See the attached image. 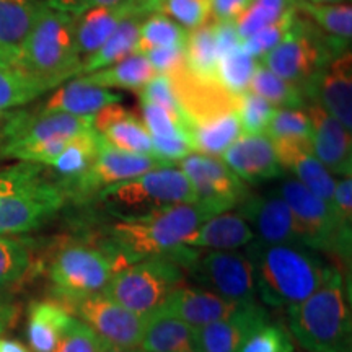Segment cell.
I'll use <instances>...</instances> for the list:
<instances>
[{"label":"cell","instance_id":"cell-32","mask_svg":"<svg viewBox=\"0 0 352 352\" xmlns=\"http://www.w3.org/2000/svg\"><path fill=\"white\" fill-rule=\"evenodd\" d=\"M241 134L239 114L227 111L189 127V144L192 152L220 157Z\"/></svg>","mask_w":352,"mask_h":352},{"label":"cell","instance_id":"cell-61","mask_svg":"<svg viewBox=\"0 0 352 352\" xmlns=\"http://www.w3.org/2000/svg\"><path fill=\"white\" fill-rule=\"evenodd\" d=\"M100 352H142L140 347H122V346H114L109 342L101 341Z\"/></svg>","mask_w":352,"mask_h":352},{"label":"cell","instance_id":"cell-30","mask_svg":"<svg viewBox=\"0 0 352 352\" xmlns=\"http://www.w3.org/2000/svg\"><path fill=\"white\" fill-rule=\"evenodd\" d=\"M296 10L307 16L328 38L338 56L351 51L352 8L349 3H311L296 0Z\"/></svg>","mask_w":352,"mask_h":352},{"label":"cell","instance_id":"cell-58","mask_svg":"<svg viewBox=\"0 0 352 352\" xmlns=\"http://www.w3.org/2000/svg\"><path fill=\"white\" fill-rule=\"evenodd\" d=\"M16 314H19V308L13 305V303L0 298V336H2L6 329L12 327L13 321L16 318Z\"/></svg>","mask_w":352,"mask_h":352},{"label":"cell","instance_id":"cell-31","mask_svg":"<svg viewBox=\"0 0 352 352\" xmlns=\"http://www.w3.org/2000/svg\"><path fill=\"white\" fill-rule=\"evenodd\" d=\"M43 7V0H0V46L20 56Z\"/></svg>","mask_w":352,"mask_h":352},{"label":"cell","instance_id":"cell-15","mask_svg":"<svg viewBox=\"0 0 352 352\" xmlns=\"http://www.w3.org/2000/svg\"><path fill=\"white\" fill-rule=\"evenodd\" d=\"M171 165L173 164L152 155H139V153L118 151V148H113L111 145L104 144L103 140L101 151L94 165L74 182L64 184V188L67 195L90 197L96 196L101 189L111 186V184L135 178V176L153 168Z\"/></svg>","mask_w":352,"mask_h":352},{"label":"cell","instance_id":"cell-29","mask_svg":"<svg viewBox=\"0 0 352 352\" xmlns=\"http://www.w3.org/2000/svg\"><path fill=\"white\" fill-rule=\"evenodd\" d=\"M145 13L140 10H134L126 16L124 20L118 25L111 36L107 39V43L100 47L95 54L82 60L80 67L76 77L88 76V74L96 72V70L109 67V65L120 63L126 59L127 56L135 54V47H138V39L140 25L145 19Z\"/></svg>","mask_w":352,"mask_h":352},{"label":"cell","instance_id":"cell-50","mask_svg":"<svg viewBox=\"0 0 352 352\" xmlns=\"http://www.w3.org/2000/svg\"><path fill=\"white\" fill-rule=\"evenodd\" d=\"M100 338L85 323L74 318L63 340L57 342L52 352H100Z\"/></svg>","mask_w":352,"mask_h":352},{"label":"cell","instance_id":"cell-63","mask_svg":"<svg viewBox=\"0 0 352 352\" xmlns=\"http://www.w3.org/2000/svg\"><path fill=\"white\" fill-rule=\"evenodd\" d=\"M7 113H2L0 114V145L3 142V126H6V121H7Z\"/></svg>","mask_w":352,"mask_h":352},{"label":"cell","instance_id":"cell-12","mask_svg":"<svg viewBox=\"0 0 352 352\" xmlns=\"http://www.w3.org/2000/svg\"><path fill=\"white\" fill-rule=\"evenodd\" d=\"M69 311L94 331L100 341L122 347H139L145 316L127 310L107 294H95L64 303Z\"/></svg>","mask_w":352,"mask_h":352},{"label":"cell","instance_id":"cell-1","mask_svg":"<svg viewBox=\"0 0 352 352\" xmlns=\"http://www.w3.org/2000/svg\"><path fill=\"white\" fill-rule=\"evenodd\" d=\"M222 210L209 202H188L152 212L116 217L108 230L109 253L122 267L153 256H170L206 220Z\"/></svg>","mask_w":352,"mask_h":352},{"label":"cell","instance_id":"cell-39","mask_svg":"<svg viewBox=\"0 0 352 352\" xmlns=\"http://www.w3.org/2000/svg\"><path fill=\"white\" fill-rule=\"evenodd\" d=\"M186 30L173 21L170 16L164 15L162 12L151 13L145 16L142 25H140L138 47V54L158 50V47H171V46H184L186 43Z\"/></svg>","mask_w":352,"mask_h":352},{"label":"cell","instance_id":"cell-20","mask_svg":"<svg viewBox=\"0 0 352 352\" xmlns=\"http://www.w3.org/2000/svg\"><path fill=\"white\" fill-rule=\"evenodd\" d=\"M271 321L261 303H241L226 318L196 329L197 352H236L246 338Z\"/></svg>","mask_w":352,"mask_h":352},{"label":"cell","instance_id":"cell-3","mask_svg":"<svg viewBox=\"0 0 352 352\" xmlns=\"http://www.w3.org/2000/svg\"><path fill=\"white\" fill-rule=\"evenodd\" d=\"M67 191L44 165L20 162L0 170V235L43 227L64 208Z\"/></svg>","mask_w":352,"mask_h":352},{"label":"cell","instance_id":"cell-59","mask_svg":"<svg viewBox=\"0 0 352 352\" xmlns=\"http://www.w3.org/2000/svg\"><path fill=\"white\" fill-rule=\"evenodd\" d=\"M0 352H32L30 347H26L23 342L12 340V338L0 336Z\"/></svg>","mask_w":352,"mask_h":352},{"label":"cell","instance_id":"cell-64","mask_svg":"<svg viewBox=\"0 0 352 352\" xmlns=\"http://www.w3.org/2000/svg\"><path fill=\"white\" fill-rule=\"evenodd\" d=\"M311 3H344L346 0H307Z\"/></svg>","mask_w":352,"mask_h":352},{"label":"cell","instance_id":"cell-57","mask_svg":"<svg viewBox=\"0 0 352 352\" xmlns=\"http://www.w3.org/2000/svg\"><path fill=\"white\" fill-rule=\"evenodd\" d=\"M129 113V109L124 108L120 103L107 104V107L101 108L94 116V129L98 132V134H103L109 126H113L114 122L126 118Z\"/></svg>","mask_w":352,"mask_h":352},{"label":"cell","instance_id":"cell-62","mask_svg":"<svg viewBox=\"0 0 352 352\" xmlns=\"http://www.w3.org/2000/svg\"><path fill=\"white\" fill-rule=\"evenodd\" d=\"M0 65H19V56L0 46Z\"/></svg>","mask_w":352,"mask_h":352},{"label":"cell","instance_id":"cell-37","mask_svg":"<svg viewBox=\"0 0 352 352\" xmlns=\"http://www.w3.org/2000/svg\"><path fill=\"white\" fill-rule=\"evenodd\" d=\"M266 132L274 147H311V122L303 108L276 109Z\"/></svg>","mask_w":352,"mask_h":352},{"label":"cell","instance_id":"cell-26","mask_svg":"<svg viewBox=\"0 0 352 352\" xmlns=\"http://www.w3.org/2000/svg\"><path fill=\"white\" fill-rule=\"evenodd\" d=\"M74 316L59 300H38L30 305L26 338L32 352H52L63 340Z\"/></svg>","mask_w":352,"mask_h":352},{"label":"cell","instance_id":"cell-44","mask_svg":"<svg viewBox=\"0 0 352 352\" xmlns=\"http://www.w3.org/2000/svg\"><path fill=\"white\" fill-rule=\"evenodd\" d=\"M274 111L276 107H272L270 101L250 90L245 91L243 95H240L239 107H236L241 132L243 134H264Z\"/></svg>","mask_w":352,"mask_h":352},{"label":"cell","instance_id":"cell-49","mask_svg":"<svg viewBox=\"0 0 352 352\" xmlns=\"http://www.w3.org/2000/svg\"><path fill=\"white\" fill-rule=\"evenodd\" d=\"M140 103H153L162 107L166 111L173 114L178 120L188 121V118L184 116L182 107H179L178 98H176L173 87H171L170 78L165 74H157L152 80H148L142 88L138 90Z\"/></svg>","mask_w":352,"mask_h":352},{"label":"cell","instance_id":"cell-48","mask_svg":"<svg viewBox=\"0 0 352 352\" xmlns=\"http://www.w3.org/2000/svg\"><path fill=\"white\" fill-rule=\"evenodd\" d=\"M294 13H296V8L289 10L287 13H284L279 20L271 23L270 26H264L263 30H259L254 34H252L250 38H246L241 41V47L252 54L253 57H259L261 59L263 56H266L267 52L283 41V38L287 33L290 21H292Z\"/></svg>","mask_w":352,"mask_h":352},{"label":"cell","instance_id":"cell-17","mask_svg":"<svg viewBox=\"0 0 352 352\" xmlns=\"http://www.w3.org/2000/svg\"><path fill=\"white\" fill-rule=\"evenodd\" d=\"M236 208L252 227L254 240L266 245H303L296 219L277 191L248 195Z\"/></svg>","mask_w":352,"mask_h":352},{"label":"cell","instance_id":"cell-18","mask_svg":"<svg viewBox=\"0 0 352 352\" xmlns=\"http://www.w3.org/2000/svg\"><path fill=\"white\" fill-rule=\"evenodd\" d=\"M305 113L311 122V152L329 173L349 178L352 175L351 132L333 118L318 101H308Z\"/></svg>","mask_w":352,"mask_h":352},{"label":"cell","instance_id":"cell-7","mask_svg":"<svg viewBox=\"0 0 352 352\" xmlns=\"http://www.w3.org/2000/svg\"><path fill=\"white\" fill-rule=\"evenodd\" d=\"M334 57L338 54L328 38L296 10L283 41L261 57V64L300 88L307 98L315 78Z\"/></svg>","mask_w":352,"mask_h":352},{"label":"cell","instance_id":"cell-13","mask_svg":"<svg viewBox=\"0 0 352 352\" xmlns=\"http://www.w3.org/2000/svg\"><path fill=\"white\" fill-rule=\"evenodd\" d=\"M188 271L209 290L233 303L258 302L253 264L248 254L239 250L197 254Z\"/></svg>","mask_w":352,"mask_h":352},{"label":"cell","instance_id":"cell-6","mask_svg":"<svg viewBox=\"0 0 352 352\" xmlns=\"http://www.w3.org/2000/svg\"><path fill=\"white\" fill-rule=\"evenodd\" d=\"M96 196L113 217H131L196 202L191 183L175 165L153 168L135 178L111 184Z\"/></svg>","mask_w":352,"mask_h":352},{"label":"cell","instance_id":"cell-24","mask_svg":"<svg viewBox=\"0 0 352 352\" xmlns=\"http://www.w3.org/2000/svg\"><path fill=\"white\" fill-rule=\"evenodd\" d=\"M134 10H139L134 0H122L116 6L91 7L76 16V43L82 60L95 54Z\"/></svg>","mask_w":352,"mask_h":352},{"label":"cell","instance_id":"cell-2","mask_svg":"<svg viewBox=\"0 0 352 352\" xmlns=\"http://www.w3.org/2000/svg\"><path fill=\"white\" fill-rule=\"evenodd\" d=\"M245 253L253 264L258 297L274 308L303 302L336 270L305 245H266L253 240Z\"/></svg>","mask_w":352,"mask_h":352},{"label":"cell","instance_id":"cell-22","mask_svg":"<svg viewBox=\"0 0 352 352\" xmlns=\"http://www.w3.org/2000/svg\"><path fill=\"white\" fill-rule=\"evenodd\" d=\"M236 307L239 303L227 300L209 289L179 285L170 294L160 308L184 321L189 328L196 331L226 318Z\"/></svg>","mask_w":352,"mask_h":352},{"label":"cell","instance_id":"cell-55","mask_svg":"<svg viewBox=\"0 0 352 352\" xmlns=\"http://www.w3.org/2000/svg\"><path fill=\"white\" fill-rule=\"evenodd\" d=\"M44 6L52 8V10L69 13V15L78 16L88 8L100 6H116L122 0H43Z\"/></svg>","mask_w":352,"mask_h":352},{"label":"cell","instance_id":"cell-42","mask_svg":"<svg viewBox=\"0 0 352 352\" xmlns=\"http://www.w3.org/2000/svg\"><path fill=\"white\" fill-rule=\"evenodd\" d=\"M100 135L103 138L104 144L111 145L113 148H118V151L153 157L151 134L145 129L144 122L139 121L138 116L132 113L114 122Z\"/></svg>","mask_w":352,"mask_h":352},{"label":"cell","instance_id":"cell-45","mask_svg":"<svg viewBox=\"0 0 352 352\" xmlns=\"http://www.w3.org/2000/svg\"><path fill=\"white\" fill-rule=\"evenodd\" d=\"M236 352H296V347L287 329L267 321L250 334Z\"/></svg>","mask_w":352,"mask_h":352},{"label":"cell","instance_id":"cell-38","mask_svg":"<svg viewBox=\"0 0 352 352\" xmlns=\"http://www.w3.org/2000/svg\"><path fill=\"white\" fill-rule=\"evenodd\" d=\"M248 90L270 101L272 107L302 109L307 104V98L300 88L276 76L270 69L264 67L261 63L254 69Z\"/></svg>","mask_w":352,"mask_h":352},{"label":"cell","instance_id":"cell-41","mask_svg":"<svg viewBox=\"0 0 352 352\" xmlns=\"http://www.w3.org/2000/svg\"><path fill=\"white\" fill-rule=\"evenodd\" d=\"M256 65V57L248 54L240 46L219 57L215 77H217V82L222 85V88H226L228 94H232L233 96H240L245 91H248L250 80H252Z\"/></svg>","mask_w":352,"mask_h":352},{"label":"cell","instance_id":"cell-9","mask_svg":"<svg viewBox=\"0 0 352 352\" xmlns=\"http://www.w3.org/2000/svg\"><path fill=\"white\" fill-rule=\"evenodd\" d=\"M276 191L296 219L303 245L349 261L351 232L341 226L334 209L296 178H284Z\"/></svg>","mask_w":352,"mask_h":352},{"label":"cell","instance_id":"cell-35","mask_svg":"<svg viewBox=\"0 0 352 352\" xmlns=\"http://www.w3.org/2000/svg\"><path fill=\"white\" fill-rule=\"evenodd\" d=\"M217 47H215L214 21L209 20L188 33L184 43V63L195 76L204 80H217Z\"/></svg>","mask_w":352,"mask_h":352},{"label":"cell","instance_id":"cell-54","mask_svg":"<svg viewBox=\"0 0 352 352\" xmlns=\"http://www.w3.org/2000/svg\"><path fill=\"white\" fill-rule=\"evenodd\" d=\"M214 21V36H215V47H217L219 57L227 54L236 47L241 46V39L236 33L233 21Z\"/></svg>","mask_w":352,"mask_h":352},{"label":"cell","instance_id":"cell-10","mask_svg":"<svg viewBox=\"0 0 352 352\" xmlns=\"http://www.w3.org/2000/svg\"><path fill=\"white\" fill-rule=\"evenodd\" d=\"M121 270L107 248L69 245L51 261L50 279L59 302H70L104 292L113 276Z\"/></svg>","mask_w":352,"mask_h":352},{"label":"cell","instance_id":"cell-47","mask_svg":"<svg viewBox=\"0 0 352 352\" xmlns=\"http://www.w3.org/2000/svg\"><path fill=\"white\" fill-rule=\"evenodd\" d=\"M160 12L186 30H195L210 20L209 0H164Z\"/></svg>","mask_w":352,"mask_h":352},{"label":"cell","instance_id":"cell-43","mask_svg":"<svg viewBox=\"0 0 352 352\" xmlns=\"http://www.w3.org/2000/svg\"><path fill=\"white\" fill-rule=\"evenodd\" d=\"M292 8H296V0H252L250 6L233 20V25L243 41L264 26L274 23Z\"/></svg>","mask_w":352,"mask_h":352},{"label":"cell","instance_id":"cell-5","mask_svg":"<svg viewBox=\"0 0 352 352\" xmlns=\"http://www.w3.org/2000/svg\"><path fill=\"white\" fill-rule=\"evenodd\" d=\"M80 64L76 16L44 6L21 47L19 67L54 90L76 77Z\"/></svg>","mask_w":352,"mask_h":352},{"label":"cell","instance_id":"cell-25","mask_svg":"<svg viewBox=\"0 0 352 352\" xmlns=\"http://www.w3.org/2000/svg\"><path fill=\"white\" fill-rule=\"evenodd\" d=\"M121 95L111 94L108 88L87 83L83 78H70L54 88L52 95L44 101L41 111L74 114L80 118H94L101 108L120 103Z\"/></svg>","mask_w":352,"mask_h":352},{"label":"cell","instance_id":"cell-40","mask_svg":"<svg viewBox=\"0 0 352 352\" xmlns=\"http://www.w3.org/2000/svg\"><path fill=\"white\" fill-rule=\"evenodd\" d=\"M33 263L30 241L0 235V294L20 283Z\"/></svg>","mask_w":352,"mask_h":352},{"label":"cell","instance_id":"cell-56","mask_svg":"<svg viewBox=\"0 0 352 352\" xmlns=\"http://www.w3.org/2000/svg\"><path fill=\"white\" fill-rule=\"evenodd\" d=\"M252 0H209L210 20L215 21H233Z\"/></svg>","mask_w":352,"mask_h":352},{"label":"cell","instance_id":"cell-11","mask_svg":"<svg viewBox=\"0 0 352 352\" xmlns=\"http://www.w3.org/2000/svg\"><path fill=\"white\" fill-rule=\"evenodd\" d=\"M90 129H94V118H80L54 111L8 114L3 126L0 157L15 158L26 148L44 144L67 142L77 134Z\"/></svg>","mask_w":352,"mask_h":352},{"label":"cell","instance_id":"cell-33","mask_svg":"<svg viewBox=\"0 0 352 352\" xmlns=\"http://www.w3.org/2000/svg\"><path fill=\"white\" fill-rule=\"evenodd\" d=\"M103 145V139L95 129L77 134L69 140L64 151L57 155L50 165L52 171L59 176L60 183L67 184L94 165Z\"/></svg>","mask_w":352,"mask_h":352},{"label":"cell","instance_id":"cell-46","mask_svg":"<svg viewBox=\"0 0 352 352\" xmlns=\"http://www.w3.org/2000/svg\"><path fill=\"white\" fill-rule=\"evenodd\" d=\"M142 120L151 138H184L189 140V124L153 103H142Z\"/></svg>","mask_w":352,"mask_h":352},{"label":"cell","instance_id":"cell-23","mask_svg":"<svg viewBox=\"0 0 352 352\" xmlns=\"http://www.w3.org/2000/svg\"><path fill=\"white\" fill-rule=\"evenodd\" d=\"M254 240L252 227L239 212H222L206 220L196 228L183 246L208 252H233L245 248Z\"/></svg>","mask_w":352,"mask_h":352},{"label":"cell","instance_id":"cell-34","mask_svg":"<svg viewBox=\"0 0 352 352\" xmlns=\"http://www.w3.org/2000/svg\"><path fill=\"white\" fill-rule=\"evenodd\" d=\"M155 76L157 70L152 67L147 57L135 52L120 63L96 70L88 76H82L80 78L101 88H129V90L138 91Z\"/></svg>","mask_w":352,"mask_h":352},{"label":"cell","instance_id":"cell-27","mask_svg":"<svg viewBox=\"0 0 352 352\" xmlns=\"http://www.w3.org/2000/svg\"><path fill=\"white\" fill-rule=\"evenodd\" d=\"M274 151L284 170L294 173L297 182H300L315 196H318L329 208L334 209L333 201L336 179L333 178L327 166L314 155L311 147L290 145V147H274Z\"/></svg>","mask_w":352,"mask_h":352},{"label":"cell","instance_id":"cell-53","mask_svg":"<svg viewBox=\"0 0 352 352\" xmlns=\"http://www.w3.org/2000/svg\"><path fill=\"white\" fill-rule=\"evenodd\" d=\"M334 212L340 219L341 226L351 232L352 227V179L342 178L334 186Z\"/></svg>","mask_w":352,"mask_h":352},{"label":"cell","instance_id":"cell-60","mask_svg":"<svg viewBox=\"0 0 352 352\" xmlns=\"http://www.w3.org/2000/svg\"><path fill=\"white\" fill-rule=\"evenodd\" d=\"M162 2L164 0H134V3L138 6V8L145 15H151V13H155V12H160V7H162Z\"/></svg>","mask_w":352,"mask_h":352},{"label":"cell","instance_id":"cell-14","mask_svg":"<svg viewBox=\"0 0 352 352\" xmlns=\"http://www.w3.org/2000/svg\"><path fill=\"white\" fill-rule=\"evenodd\" d=\"M179 170L195 189L196 201L209 202L222 212L236 208L250 189L219 157L189 153L179 160Z\"/></svg>","mask_w":352,"mask_h":352},{"label":"cell","instance_id":"cell-36","mask_svg":"<svg viewBox=\"0 0 352 352\" xmlns=\"http://www.w3.org/2000/svg\"><path fill=\"white\" fill-rule=\"evenodd\" d=\"M50 90L46 83L36 80L19 65H0V114L23 107Z\"/></svg>","mask_w":352,"mask_h":352},{"label":"cell","instance_id":"cell-52","mask_svg":"<svg viewBox=\"0 0 352 352\" xmlns=\"http://www.w3.org/2000/svg\"><path fill=\"white\" fill-rule=\"evenodd\" d=\"M157 74H170L184 64V46L158 47L144 54Z\"/></svg>","mask_w":352,"mask_h":352},{"label":"cell","instance_id":"cell-28","mask_svg":"<svg viewBox=\"0 0 352 352\" xmlns=\"http://www.w3.org/2000/svg\"><path fill=\"white\" fill-rule=\"evenodd\" d=\"M142 352H197L195 329L162 308L145 316Z\"/></svg>","mask_w":352,"mask_h":352},{"label":"cell","instance_id":"cell-51","mask_svg":"<svg viewBox=\"0 0 352 352\" xmlns=\"http://www.w3.org/2000/svg\"><path fill=\"white\" fill-rule=\"evenodd\" d=\"M153 157L160 158V160L176 164V162L183 160L189 153H192L191 144L184 138H151Z\"/></svg>","mask_w":352,"mask_h":352},{"label":"cell","instance_id":"cell-16","mask_svg":"<svg viewBox=\"0 0 352 352\" xmlns=\"http://www.w3.org/2000/svg\"><path fill=\"white\" fill-rule=\"evenodd\" d=\"M165 76L170 78L179 107L189 121V127L222 113L236 111L240 96L228 94L217 80H204L195 76L186 67V63Z\"/></svg>","mask_w":352,"mask_h":352},{"label":"cell","instance_id":"cell-8","mask_svg":"<svg viewBox=\"0 0 352 352\" xmlns=\"http://www.w3.org/2000/svg\"><path fill=\"white\" fill-rule=\"evenodd\" d=\"M184 272L170 256L145 258L118 271L103 294L127 310L147 316L164 305L176 287L183 285Z\"/></svg>","mask_w":352,"mask_h":352},{"label":"cell","instance_id":"cell-21","mask_svg":"<svg viewBox=\"0 0 352 352\" xmlns=\"http://www.w3.org/2000/svg\"><path fill=\"white\" fill-rule=\"evenodd\" d=\"M308 101H318L327 111L336 118L347 131L352 129V54H344L329 60L307 95ZM307 101V103H308Z\"/></svg>","mask_w":352,"mask_h":352},{"label":"cell","instance_id":"cell-19","mask_svg":"<svg viewBox=\"0 0 352 352\" xmlns=\"http://www.w3.org/2000/svg\"><path fill=\"white\" fill-rule=\"evenodd\" d=\"M220 157L241 182L248 184L271 182L285 175L266 134H241Z\"/></svg>","mask_w":352,"mask_h":352},{"label":"cell","instance_id":"cell-4","mask_svg":"<svg viewBox=\"0 0 352 352\" xmlns=\"http://www.w3.org/2000/svg\"><path fill=\"white\" fill-rule=\"evenodd\" d=\"M287 324L305 352H352L349 289L338 267L310 297L287 308Z\"/></svg>","mask_w":352,"mask_h":352}]
</instances>
